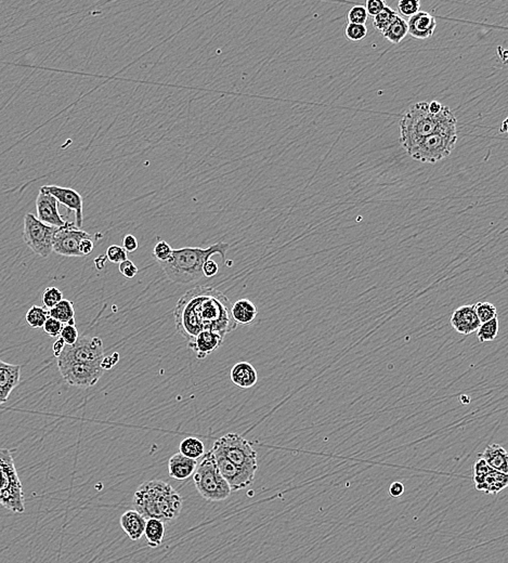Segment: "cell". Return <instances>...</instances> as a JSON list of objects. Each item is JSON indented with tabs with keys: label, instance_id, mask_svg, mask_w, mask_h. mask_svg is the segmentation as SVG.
<instances>
[{
	"label": "cell",
	"instance_id": "8",
	"mask_svg": "<svg viewBox=\"0 0 508 563\" xmlns=\"http://www.w3.org/2000/svg\"><path fill=\"white\" fill-rule=\"evenodd\" d=\"M212 451L217 452L228 461L248 472H257V453L246 439L236 433H227L218 439L212 446Z\"/></svg>",
	"mask_w": 508,
	"mask_h": 563
},
{
	"label": "cell",
	"instance_id": "39",
	"mask_svg": "<svg viewBox=\"0 0 508 563\" xmlns=\"http://www.w3.org/2000/svg\"><path fill=\"white\" fill-rule=\"evenodd\" d=\"M105 257H107V261L112 263H118V265L128 259L127 252L122 246H118V245H111L110 247L107 248V252H105Z\"/></svg>",
	"mask_w": 508,
	"mask_h": 563
},
{
	"label": "cell",
	"instance_id": "45",
	"mask_svg": "<svg viewBox=\"0 0 508 563\" xmlns=\"http://www.w3.org/2000/svg\"><path fill=\"white\" fill-rule=\"evenodd\" d=\"M122 247L126 250V252H133L135 250H138L139 247V243L135 239V236H133V234H127L126 236H124L123 239V246Z\"/></svg>",
	"mask_w": 508,
	"mask_h": 563
},
{
	"label": "cell",
	"instance_id": "21",
	"mask_svg": "<svg viewBox=\"0 0 508 563\" xmlns=\"http://www.w3.org/2000/svg\"><path fill=\"white\" fill-rule=\"evenodd\" d=\"M197 461L188 459L182 454L176 453L169 459L168 474L170 478L179 481L189 479L197 470Z\"/></svg>",
	"mask_w": 508,
	"mask_h": 563
},
{
	"label": "cell",
	"instance_id": "1",
	"mask_svg": "<svg viewBox=\"0 0 508 563\" xmlns=\"http://www.w3.org/2000/svg\"><path fill=\"white\" fill-rule=\"evenodd\" d=\"M231 309L230 300L217 288H192L179 299L175 308L177 331L188 340L203 331H214L225 337L238 329Z\"/></svg>",
	"mask_w": 508,
	"mask_h": 563
},
{
	"label": "cell",
	"instance_id": "48",
	"mask_svg": "<svg viewBox=\"0 0 508 563\" xmlns=\"http://www.w3.org/2000/svg\"><path fill=\"white\" fill-rule=\"evenodd\" d=\"M404 493V485L401 482H393L389 487V494L391 497H400Z\"/></svg>",
	"mask_w": 508,
	"mask_h": 563
},
{
	"label": "cell",
	"instance_id": "41",
	"mask_svg": "<svg viewBox=\"0 0 508 563\" xmlns=\"http://www.w3.org/2000/svg\"><path fill=\"white\" fill-rule=\"evenodd\" d=\"M62 329H63V324H62L61 322L52 319L50 316L47 319L44 327H43L45 333L49 335V336L52 337V338H58V337H60Z\"/></svg>",
	"mask_w": 508,
	"mask_h": 563
},
{
	"label": "cell",
	"instance_id": "19",
	"mask_svg": "<svg viewBox=\"0 0 508 563\" xmlns=\"http://www.w3.org/2000/svg\"><path fill=\"white\" fill-rule=\"evenodd\" d=\"M21 365L9 364L0 360V406L8 401L21 380Z\"/></svg>",
	"mask_w": 508,
	"mask_h": 563
},
{
	"label": "cell",
	"instance_id": "6",
	"mask_svg": "<svg viewBox=\"0 0 508 563\" xmlns=\"http://www.w3.org/2000/svg\"><path fill=\"white\" fill-rule=\"evenodd\" d=\"M457 141L456 124L445 126L437 133L421 139L417 146L406 153L415 161L425 164H436L445 159L454 150Z\"/></svg>",
	"mask_w": 508,
	"mask_h": 563
},
{
	"label": "cell",
	"instance_id": "22",
	"mask_svg": "<svg viewBox=\"0 0 508 563\" xmlns=\"http://www.w3.org/2000/svg\"><path fill=\"white\" fill-rule=\"evenodd\" d=\"M146 520L137 510H127L120 517V527L131 540H139L144 534Z\"/></svg>",
	"mask_w": 508,
	"mask_h": 563
},
{
	"label": "cell",
	"instance_id": "26",
	"mask_svg": "<svg viewBox=\"0 0 508 563\" xmlns=\"http://www.w3.org/2000/svg\"><path fill=\"white\" fill-rule=\"evenodd\" d=\"M148 546L151 548H157L163 544L165 538V523L157 519L146 520L144 534Z\"/></svg>",
	"mask_w": 508,
	"mask_h": 563
},
{
	"label": "cell",
	"instance_id": "34",
	"mask_svg": "<svg viewBox=\"0 0 508 563\" xmlns=\"http://www.w3.org/2000/svg\"><path fill=\"white\" fill-rule=\"evenodd\" d=\"M63 300V294L60 291L59 288L50 286L45 289L43 294V303H44L45 308L47 310L54 308L60 301Z\"/></svg>",
	"mask_w": 508,
	"mask_h": 563
},
{
	"label": "cell",
	"instance_id": "15",
	"mask_svg": "<svg viewBox=\"0 0 508 563\" xmlns=\"http://www.w3.org/2000/svg\"><path fill=\"white\" fill-rule=\"evenodd\" d=\"M36 218L45 225L61 228L67 223L60 214L58 201L43 188L39 190L38 197L36 199Z\"/></svg>",
	"mask_w": 508,
	"mask_h": 563
},
{
	"label": "cell",
	"instance_id": "37",
	"mask_svg": "<svg viewBox=\"0 0 508 563\" xmlns=\"http://www.w3.org/2000/svg\"><path fill=\"white\" fill-rule=\"evenodd\" d=\"M399 12L406 18H412L421 9V1L419 0H400L398 3Z\"/></svg>",
	"mask_w": 508,
	"mask_h": 563
},
{
	"label": "cell",
	"instance_id": "49",
	"mask_svg": "<svg viewBox=\"0 0 508 563\" xmlns=\"http://www.w3.org/2000/svg\"><path fill=\"white\" fill-rule=\"evenodd\" d=\"M65 342H63V339L58 338L56 340V342L54 344V346H52V350H54V357L58 359L60 355H62V352H63L64 348H65Z\"/></svg>",
	"mask_w": 508,
	"mask_h": 563
},
{
	"label": "cell",
	"instance_id": "25",
	"mask_svg": "<svg viewBox=\"0 0 508 563\" xmlns=\"http://www.w3.org/2000/svg\"><path fill=\"white\" fill-rule=\"evenodd\" d=\"M233 320L235 323L241 325H248L255 321L256 316L258 314L257 307L255 303L248 300V299H240L236 302L233 303L231 309Z\"/></svg>",
	"mask_w": 508,
	"mask_h": 563
},
{
	"label": "cell",
	"instance_id": "31",
	"mask_svg": "<svg viewBox=\"0 0 508 563\" xmlns=\"http://www.w3.org/2000/svg\"><path fill=\"white\" fill-rule=\"evenodd\" d=\"M500 331L498 318L481 324L477 331V338L481 342H490L496 340Z\"/></svg>",
	"mask_w": 508,
	"mask_h": 563
},
{
	"label": "cell",
	"instance_id": "3",
	"mask_svg": "<svg viewBox=\"0 0 508 563\" xmlns=\"http://www.w3.org/2000/svg\"><path fill=\"white\" fill-rule=\"evenodd\" d=\"M229 247L230 245L220 242L207 248L174 250L170 259L166 263H159V265L171 282L177 284L192 283L203 278V265L212 256L220 255L223 263H225Z\"/></svg>",
	"mask_w": 508,
	"mask_h": 563
},
{
	"label": "cell",
	"instance_id": "18",
	"mask_svg": "<svg viewBox=\"0 0 508 563\" xmlns=\"http://www.w3.org/2000/svg\"><path fill=\"white\" fill-rule=\"evenodd\" d=\"M481 321L476 314L474 305H465L460 308L455 309L451 318V325L459 334H473L481 327Z\"/></svg>",
	"mask_w": 508,
	"mask_h": 563
},
{
	"label": "cell",
	"instance_id": "33",
	"mask_svg": "<svg viewBox=\"0 0 508 563\" xmlns=\"http://www.w3.org/2000/svg\"><path fill=\"white\" fill-rule=\"evenodd\" d=\"M474 309H475L476 314H477L478 319H479L481 324L498 318L496 307L493 303L488 302V301L476 303V305H474Z\"/></svg>",
	"mask_w": 508,
	"mask_h": 563
},
{
	"label": "cell",
	"instance_id": "20",
	"mask_svg": "<svg viewBox=\"0 0 508 563\" xmlns=\"http://www.w3.org/2000/svg\"><path fill=\"white\" fill-rule=\"evenodd\" d=\"M437 27V21L430 13L419 11L410 18L408 22V34L417 39L430 38Z\"/></svg>",
	"mask_w": 508,
	"mask_h": 563
},
{
	"label": "cell",
	"instance_id": "40",
	"mask_svg": "<svg viewBox=\"0 0 508 563\" xmlns=\"http://www.w3.org/2000/svg\"><path fill=\"white\" fill-rule=\"evenodd\" d=\"M60 338L63 339V342H65L67 346H73L80 338V334H78V331H77L75 325L65 324V325H63V329H62Z\"/></svg>",
	"mask_w": 508,
	"mask_h": 563
},
{
	"label": "cell",
	"instance_id": "17",
	"mask_svg": "<svg viewBox=\"0 0 508 563\" xmlns=\"http://www.w3.org/2000/svg\"><path fill=\"white\" fill-rule=\"evenodd\" d=\"M225 337L212 331H203L188 340V348L195 352L197 359L203 360L223 344Z\"/></svg>",
	"mask_w": 508,
	"mask_h": 563
},
{
	"label": "cell",
	"instance_id": "51",
	"mask_svg": "<svg viewBox=\"0 0 508 563\" xmlns=\"http://www.w3.org/2000/svg\"><path fill=\"white\" fill-rule=\"evenodd\" d=\"M107 257H105V255L100 256V257L96 258V268H97L98 270H102V269H104L105 265H107Z\"/></svg>",
	"mask_w": 508,
	"mask_h": 563
},
{
	"label": "cell",
	"instance_id": "46",
	"mask_svg": "<svg viewBox=\"0 0 508 563\" xmlns=\"http://www.w3.org/2000/svg\"><path fill=\"white\" fill-rule=\"evenodd\" d=\"M93 247H95V242L92 241V239H86V240H82L80 245V254H82V257L90 255L92 250H93Z\"/></svg>",
	"mask_w": 508,
	"mask_h": 563
},
{
	"label": "cell",
	"instance_id": "38",
	"mask_svg": "<svg viewBox=\"0 0 508 563\" xmlns=\"http://www.w3.org/2000/svg\"><path fill=\"white\" fill-rule=\"evenodd\" d=\"M346 37L351 41H362L368 35V28L360 24H349L345 28Z\"/></svg>",
	"mask_w": 508,
	"mask_h": 563
},
{
	"label": "cell",
	"instance_id": "47",
	"mask_svg": "<svg viewBox=\"0 0 508 563\" xmlns=\"http://www.w3.org/2000/svg\"><path fill=\"white\" fill-rule=\"evenodd\" d=\"M118 360H120L118 353H114V355H111V357H103L102 363H101V366H102L104 371L110 370L114 365H116V363L118 362Z\"/></svg>",
	"mask_w": 508,
	"mask_h": 563
},
{
	"label": "cell",
	"instance_id": "43",
	"mask_svg": "<svg viewBox=\"0 0 508 563\" xmlns=\"http://www.w3.org/2000/svg\"><path fill=\"white\" fill-rule=\"evenodd\" d=\"M384 0H368L366 3V10L368 16H376L381 13L386 7Z\"/></svg>",
	"mask_w": 508,
	"mask_h": 563
},
{
	"label": "cell",
	"instance_id": "50",
	"mask_svg": "<svg viewBox=\"0 0 508 563\" xmlns=\"http://www.w3.org/2000/svg\"><path fill=\"white\" fill-rule=\"evenodd\" d=\"M442 107H443V105L438 102V101H432V102L428 103L429 113H432V114L434 115L439 114L442 111Z\"/></svg>",
	"mask_w": 508,
	"mask_h": 563
},
{
	"label": "cell",
	"instance_id": "5",
	"mask_svg": "<svg viewBox=\"0 0 508 563\" xmlns=\"http://www.w3.org/2000/svg\"><path fill=\"white\" fill-rule=\"evenodd\" d=\"M197 492L206 502H223L231 496L230 487L220 474L212 451L207 452L193 474Z\"/></svg>",
	"mask_w": 508,
	"mask_h": 563
},
{
	"label": "cell",
	"instance_id": "36",
	"mask_svg": "<svg viewBox=\"0 0 508 563\" xmlns=\"http://www.w3.org/2000/svg\"><path fill=\"white\" fill-rule=\"evenodd\" d=\"M368 18V14L364 5H355L350 9L347 16L348 23L360 24V25H366Z\"/></svg>",
	"mask_w": 508,
	"mask_h": 563
},
{
	"label": "cell",
	"instance_id": "44",
	"mask_svg": "<svg viewBox=\"0 0 508 563\" xmlns=\"http://www.w3.org/2000/svg\"><path fill=\"white\" fill-rule=\"evenodd\" d=\"M202 272L204 278H214L219 272V265L214 260H206L203 265Z\"/></svg>",
	"mask_w": 508,
	"mask_h": 563
},
{
	"label": "cell",
	"instance_id": "16",
	"mask_svg": "<svg viewBox=\"0 0 508 563\" xmlns=\"http://www.w3.org/2000/svg\"><path fill=\"white\" fill-rule=\"evenodd\" d=\"M45 191L52 194V197L58 201V203H61L64 206L67 207L69 210L75 212V225L78 229H80L84 222V201L82 197L78 192L75 190L69 189V188H63L59 186H41Z\"/></svg>",
	"mask_w": 508,
	"mask_h": 563
},
{
	"label": "cell",
	"instance_id": "11",
	"mask_svg": "<svg viewBox=\"0 0 508 563\" xmlns=\"http://www.w3.org/2000/svg\"><path fill=\"white\" fill-rule=\"evenodd\" d=\"M104 357V346L99 337L82 336L73 346H65L58 362L95 363Z\"/></svg>",
	"mask_w": 508,
	"mask_h": 563
},
{
	"label": "cell",
	"instance_id": "35",
	"mask_svg": "<svg viewBox=\"0 0 508 563\" xmlns=\"http://www.w3.org/2000/svg\"><path fill=\"white\" fill-rule=\"evenodd\" d=\"M173 250H174L171 248L168 243L165 242V241H157L155 246H154L153 255L157 263H166L170 259Z\"/></svg>",
	"mask_w": 508,
	"mask_h": 563
},
{
	"label": "cell",
	"instance_id": "42",
	"mask_svg": "<svg viewBox=\"0 0 508 563\" xmlns=\"http://www.w3.org/2000/svg\"><path fill=\"white\" fill-rule=\"evenodd\" d=\"M120 272L123 274L124 278H128V280H131V278H135L137 274H138L139 269L137 268V265L131 261V260L127 259L123 263H120Z\"/></svg>",
	"mask_w": 508,
	"mask_h": 563
},
{
	"label": "cell",
	"instance_id": "10",
	"mask_svg": "<svg viewBox=\"0 0 508 563\" xmlns=\"http://www.w3.org/2000/svg\"><path fill=\"white\" fill-rule=\"evenodd\" d=\"M102 360L95 363L58 362L60 374L69 385L89 388L95 386L105 372Z\"/></svg>",
	"mask_w": 508,
	"mask_h": 563
},
{
	"label": "cell",
	"instance_id": "4",
	"mask_svg": "<svg viewBox=\"0 0 508 563\" xmlns=\"http://www.w3.org/2000/svg\"><path fill=\"white\" fill-rule=\"evenodd\" d=\"M452 124H457V120L449 107L443 105L441 112L434 115L429 113L428 102L415 103L404 112L400 120L402 146L408 152L410 148L417 146L421 139Z\"/></svg>",
	"mask_w": 508,
	"mask_h": 563
},
{
	"label": "cell",
	"instance_id": "14",
	"mask_svg": "<svg viewBox=\"0 0 508 563\" xmlns=\"http://www.w3.org/2000/svg\"><path fill=\"white\" fill-rule=\"evenodd\" d=\"M212 453L214 455L218 469H219L220 474L227 481L232 492L245 489V487H250L253 483L256 474L236 466V465L233 464L230 461H228L227 459H225L223 455H220L217 452L212 451Z\"/></svg>",
	"mask_w": 508,
	"mask_h": 563
},
{
	"label": "cell",
	"instance_id": "30",
	"mask_svg": "<svg viewBox=\"0 0 508 563\" xmlns=\"http://www.w3.org/2000/svg\"><path fill=\"white\" fill-rule=\"evenodd\" d=\"M49 318L48 310L43 307L33 306L25 316L26 323L34 329H43Z\"/></svg>",
	"mask_w": 508,
	"mask_h": 563
},
{
	"label": "cell",
	"instance_id": "27",
	"mask_svg": "<svg viewBox=\"0 0 508 563\" xmlns=\"http://www.w3.org/2000/svg\"><path fill=\"white\" fill-rule=\"evenodd\" d=\"M49 316L62 324L75 325V310L73 302L67 299L60 301L56 306L48 310Z\"/></svg>",
	"mask_w": 508,
	"mask_h": 563
},
{
	"label": "cell",
	"instance_id": "28",
	"mask_svg": "<svg viewBox=\"0 0 508 563\" xmlns=\"http://www.w3.org/2000/svg\"><path fill=\"white\" fill-rule=\"evenodd\" d=\"M179 453L182 454L184 456L188 457V459L197 461L204 455L205 445L199 439L189 437V438L182 440L180 446H179Z\"/></svg>",
	"mask_w": 508,
	"mask_h": 563
},
{
	"label": "cell",
	"instance_id": "2",
	"mask_svg": "<svg viewBox=\"0 0 508 563\" xmlns=\"http://www.w3.org/2000/svg\"><path fill=\"white\" fill-rule=\"evenodd\" d=\"M133 507L144 519L170 522L180 516L184 500L170 485L162 480L143 482L133 494Z\"/></svg>",
	"mask_w": 508,
	"mask_h": 563
},
{
	"label": "cell",
	"instance_id": "9",
	"mask_svg": "<svg viewBox=\"0 0 508 563\" xmlns=\"http://www.w3.org/2000/svg\"><path fill=\"white\" fill-rule=\"evenodd\" d=\"M58 228L50 227L39 221L33 214L24 217V243L36 255L48 258L54 252L52 243Z\"/></svg>",
	"mask_w": 508,
	"mask_h": 563
},
{
	"label": "cell",
	"instance_id": "23",
	"mask_svg": "<svg viewBox=\"0 0 508 563\" xmlns=\"http://www.w3.org/2000/svg\"><path fill=\"white\" fill-rule=\"evenodd\" d=\"M233 384L242 389L254 387L258 382V374L255 367L248 362L236 363L230 373Z\"/></svg>",
	"mask_w": 508,
	"mask_h": 563
},
{
	"label": "cell",
	"instance_id": "32",
	"mask_svg": "<svg viewBox=\"0 0 508 563\" xmlns=\"http://www.w3.org/2000/svg\"><path fill=\"white\" fill-rule=\"evenodd\" d=\"M397 18H398V13L393 10L388 5H386L381 13H378L377 16H374V28L383 33L386 28L390 26L393 21L396 20Z\"/></svg>",
	"mask_w": 508,
	"mask_h": 563
},
{
	"label": "cell",
	"instance_id": "7",
	"mask_svg": "<svg viewBox=\"0 0 508 563\" xmlns=\"http://www.w3.org/2000/svg\"><path fill=\"white\" fill-rule=\"evenodd\" d=\"M0 505L16 514L25 511L23 487L12 454L7 449H0Z\"/></svg>",
	"mask_w": 508,
	"mask_h": 563
},
{
	"label": "cell",
	"instance_id": "13",
	"mask_svg": "<svg viewBox=\"0 0 508 563\" xmlns=\"http://www.w3.org/2000/svg\"><path fill=\"white\" fill-rule=\"evenodd\" d=\"M473 481L478 491L489 495L498 494L508 485L507 474L491 468L481 457L473 466Z\"/></svg>",
	"mask_w": 508,
	"mask_h": 563
},
{
	"label": "cell",
	"instance_id": "29",
	"mask_svg": "<svg viewBox=\"0 0 508 563\" xmlns=\"http://www.w3.org/2000/svg\"><path fill=\"white\" fill-rule=\"evenodd\" d=\"M383 35L393 45H398L408 35V22L398 16V18L393 21V24L383 32Z\"/></svg>",
	"mask_w": 508,
	"mask_h": 563
},
{
	"label": "cell",
	"instance_id": "12",
	"mask_svg": "<svg viewBox=\"0 0 508 563\" xmlns=\"http://www.w3.org/2000/svg\"><path fill=\"white\" fill-rule=\"evenodd\" d=\"M92 239V235L78 229L73 222H67L63 227L58 228L52 243V250L56 254L64 257H82L80 245L82 240Z\"/></svg>",
	"mask_w": 508,
	"mask_h": 563
},
{
	"label": "cell",
	"instance_id": "24",
	"mask_svg": "<svg viewBox=\"0 0 508 563\" xmlns=\"http://www.w3.org/2000/svg\"><path fill=\"white\" fill-rule=\"evenodd\" d=\"M479 457L496 472L507 474L508 454L503 446L496 443L489 444Z\"/></svg>",
	"mask_w": 508,
	"mask_h": 563
}]
</instances>
